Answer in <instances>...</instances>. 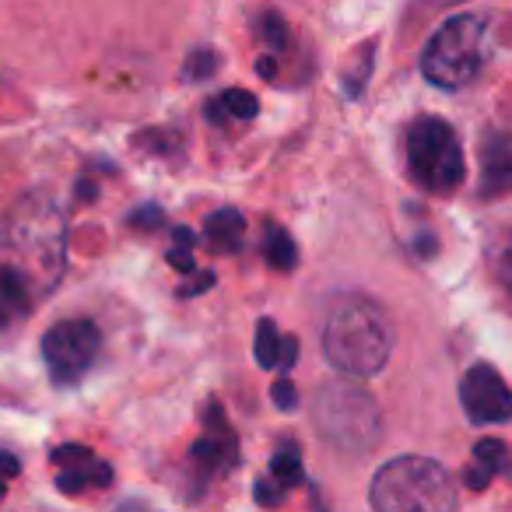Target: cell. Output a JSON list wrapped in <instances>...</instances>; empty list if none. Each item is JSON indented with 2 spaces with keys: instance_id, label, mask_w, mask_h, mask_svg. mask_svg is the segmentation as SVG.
<instances>
[{
  "instance_id": "1",
  "label": "cell",
  "mask_w": 512,
  "mask_h": 512,
  "mask_svg": "<svg viewBox=\"0 0 512 512\" xmlns=\"http://www.w3.org/2000/svg\"><path fill=\"white\" fill-rule=\"evenodd\" d=\"M64 246V214H60L57 200L50 197L22 200L0 228V260L18 267L29 278L39 302L57 288L60 274H64Z\"/></svg>"
},
{
  "instance_id": "2",
  "label": "cell",
  "mask_w": 512,
  "mask_h": 512,
  "mask_svg": "<svg viewBox=\"0 0 512 512\" xmlns=\"http://www.w3.org/2000/svg\"><path fill=\"white\" fill-rule=\"evenodd\" d=\"M393 351V323L369 295H341L323 323V355L351 379H372L383 372Z\"/></svg>"
},
{
  "instance_id": "3",
  "label": "cell",
  "mask_w": 512,
  "mask_h": 512,
  "mask_svg": "<svg viewBox=\"0 0 512 512\" xmlns=\"http://www.w3.org/2000/svg\"><path fill=\"white\" fill-rule=\"evenodd\" d=\"M369 502L379 512H449L460 498L442 463L428 456H397L376 470Z\"/></svg>"
},
{
  "instance_id": "4",
  "label": "cell",
  "mask_w": 512,
  "mask_h": 512,
  "mask_svg": "<svg viewBox=\"0 0 512 512\" xmlns=\"http://www.w3.org/2000/svg\"><path fill=\"white\" fill-rule=\"evenodd\" d=\"M313 421L323 439L330 446L344 449V453H365L383 435V418H379L376 400L362 386L351 383V376L320 386L313 400Z\"/></svg>"
},
{
  "instance_id": "5",
  "label": "cell",
  "mask_w": 512,
  "mask_h": 512,
  "mask_svg": "<svg viewBox=\"0 0 512 512\" xmlns=\"http://www.w3.org/2000/svg\"><path fill=\"white\" fill-rule=\"evenodd\" d=\"M484 64V22L477 15L446 18L432 32L425 53H421V74L435 88L460 92L481 74Z\"/></svg>"
},
{
  "instance_id": "6",
  "label": "cell",
  "mask_w": 512,
  "mask_h": 512,
  "mask_svg": "<svg viewBox=\"0 0 512 512\" xmlns=\"http://www.w3.org/2000/svg\"><path fill=\"white\" fill-rule=\"evenodd\" d=\"M463 148L456 130L439 116H421L407 130V172L425 193L446 197L463 183Z\"/></svg>"
},
{
  "instance_id": "7",
  "label": "cell",
  "mask_w": 512,
  "mask_h": 512,
  "mask_svg": "<svg viewBox=\"0 0 512 512\" xmlns=\"http://www.w3.org/2000/svg\"><path fill=\"white\" fill-rule=\"evenodd\" d=\"M102 351V334L92 320H60L46 330L43 358L57 383H78Z\"/></svg>"
},
{
  "instance_id": "8",
  "label": "cell",
  "mask_w": 512,
  "mask_h": 512,
  "mask_svg": "<svg viewBox=\"0 0 512 512\" xmlns=\"http://www.w3.org/2000/svg\"><path fill=\"white\" fill-rule=\"evenodd\" d=\"M460 404L467 411L470 421L477 425H502V421L512 418V390L498 369L477 362L463 372L460 379Z\"/></svg>"
},
{
  "instance_id": "9",
  "label": "cell",
  "mask_w": 512,
  "mask_h": 512,
  "mask_svg": "<svg viewBox=\"0 0 512 512\" xmlns=\"http://www.w3.org/2000/svg\"><path fill=\"white\" fill-rule=\"evenodd\" d=\"M481 193L484 197H502L512 193V137L505 134H488L481 151Z\"/></svg>"
},
{
  "instance_id": "10",
  "label": "cell",
  "mask_w": 512,
  "mask_h": 512,
  "mask_svg": "<svg viewBox=\"0 0 512 512\" xmlns=\"http://www.w3.org/2000/svg\"><path fill=\"white\" fill-rule=\"evenodd\" d=\"M32 306H39L36 288L29 285L18 267L0 260V327H11L15 320H22Z\"/></svg>"
},
{
  "instance_id": "11",
  "label": "cell",
  "mask_w": 512,
  "mask_h": 512,
  "mask_svg": "<svg viewBox=\"0 0 512 512\" xmlns=\"http://www.w3.org/2000/svg\"><path fill=\"white\" fill-rule=\"evenodd\" d=\"M502 470H505V446L498 439H481L474 446V456H470L467 470H463V484H467L470 491H484Z\"/></svg>"
},
{
  "instance_id": "12",
  "label": "cell",
  "mask_w": 512,
  "mask_h": 512,
  "mask_svg": "<svg viewBox=\"0 0 512 512\" xmlns=\"http://www.w3.org/2000/svg\"><path fill=\"white\" fill-rule=\"evenodd\" d=\"M232 456H235V442H232V435H228V428L225 432L204 435V439H197L190 449V460L200 474H218L225 463H232Z\"/></svg>"
},
{
  "instance_id": "13",
  "label": "cell",
  "mask_w": 512,
  "mask_h": 512,
  "mask_svg": "<svg viewBox=\"0 0 512 512\" xmlns=\"http://www.w3.org/2000/svg\"><path fill=\"white\" fill-rule=\"evenodd\" d=\"M204 232H207V239H211L214 249H221V253H235V249L242 246L246 218H242V214L235 211V207H221V211L207 214Z\"/></svg>"
},
{
  "instance_id": "14",
  "label": "cell",
  "mask_w": 512,
  "mask_h": 512,
  "mask_svg": "<svg viewBox=\"0 0 512 512\" xmlns=\"http://www.w3.org/2000/svg\"><path fill=\"white\" fill-rule=\"evenodd\" d=\"M109 481H113V467H109V463H99L92 456L88 463L60 470L57 488L64 491V495H78V491H85V488H106Z\"/></svg>"
},
{
  "instance_id": "15",
  "label": "cell",
  "mask_w": 512,
  "mask_h": 512,
  "mask_svg": "<svg viewBox=\"0 0 512 512\" xmlns=\"http://www.w3.org/2000/svg\"><path fill=\"white\" fill-rule=\"evenodd\" d=\"M264 253L271 260V267H278V271H295V264H299V249H295L292 235L278 225H267Z\"/></svg>"
},
{
  "instance_id": "16",
  "label": "cell",
  "mask_w": 512,
  "mask_h": 512,
  "mask_svg": "<svg viewBox=\"0 0 512 512\" xmlns=\"http://www.w3.org/2000/svg\"><path fill=\"white\" fill-rule=\"evenodd\" d=\"M281 330L274 320H260L256 323V362L264 365V369H278V358H281Z\"/></svg>"
},
{
  "instance_id": "17",
  "label": "cell",
  "mask_w": 512,
  "mask_h": 512,
  "mask_svg": "<svg viewBox=\"0 0 512 512\" xmlns=\"http://www.w3.org/2000/svg\"><path fill=\"white\" fill-rule=\"evenodd\" d=\"M271 474L278 477L285 488H295V484H302V460H299V449H295L292 442H285V446L274 453Z\"/></svg>"
},
{
  "instance_id": "18",
  "label": "cell",
  "mask_w": 512,
  "mask_h": 512,
  "mask_svg": "<svg viewBox=\"0 0 512 512\" xmlns=\"http://www.w3.org/2000/svg\"><path fill=\"white\" fill-rule=\"evenodd\" d=\"M221 102H225L228 116H235V120H253L256 109H260L256 95H249L246 88H228V92L221 95Z\"/></svg>"
},
{
  "instance_id": "19",
  "label": "cell",
  "mask_w": 512,
  "mask_h": 512,
  "mask_svg": "<svg viewBox=\"0 0 512 512\" xmlns=\"http://www.w3.org/2000/svg\"><path fill=\"white\" fill-rule=\"evenodd\" d=\"M214 71H218V53L207 50V46H200V50H193L190 57H186V78L204 81V78H211Z\"/></svg>"
},
{
  "instance_id": "20",
  "label": "cell",
  "mask_w": 512,
  "mask_h": 512,
  "mask_svg": "<svg viewBox=\"0 0 512 512\" xmlns=\"http://www.w3.org/2000/svg\"><path fill=\"white\" fill-rule=\"evenodd\" d=\"M256 32H260V39H264V43H271L274 50H285V46H288V25H285V18L274 15V11L256 22Z\"/></svg>"
},
{
  "instance_id": "21",
  "label": "cell",
  "mask_w": 512,
  "mask_h": 512,
  "mask_svg": "<svg viewBox=\"0 0 512 512\" xmlns=\"http://www.w3.org/2000/svg\"><path fill=\"white\" fill-rule=\"evenodd\" d=\"M285 484L278 481V477H260L256 481V488H253V495H256V505H264V509H274V505H281L285 502Z\"/></svg>"
},
{
  "instance_id": "22",
  "label": "cell",
  "mask_w": 512,
  "mask_h": 512,
  "mask_svg": "<svg viewBox=\"0 0 512 512\" xmlns=\"http://www.w3.org/2000/svg\"><path fill=\"white\" fill-rule=\"evenodd\" d=\"M50 460L60 463V467H78V463L92 460V449H88V446H57L50 453Z\"/></svg>"
},
{
  "instance_id": "23",
  "label": "cell",
  "mask_w": 512,
  "mask_h": 512,
  "mask_svg": "<svg viewBox=\"0 0 512 512\" xmlns=\"http://www.w3.org/2000/svg\"><path fill=\"white\" fill-rule=\"evenodd\" d=\"M271 397H274V404H278L281 411H295V407H299V390H295V383H292V379H285V376L274 383Z\"/></svg>"
},
{
  "instance_id": "24",
  "label": "cell",
  "mask_w": 512,
  "mask_h": 512,
  "mask_svg": "<svg viewBox=\"0 0 512 512\" xmlns=\"http://www.w3.org/2000/svg\"><path fill=\"white\" fill-rule=\"evenodd\" d=\"M495 271H498V281H502V285L509 288V295H512V235L502 242V249H498Z\"/></svg>"
},
{
  "instance_id": "25",
  "label": "cell",
  "mask_w": 512,
  "mask_h": 512,
  "mask_svg": "<svg viewBox=\"0 0 512 512\" xmlns=\"http://www.w3.org/2000/svg\"><path fill=\"white\" fill-rule=\"evenodd\" d=\"M211 288H214V274L211 271H193V278L179 288V295H183V299H190V295H204V292H211Z\"/></svg>"
},
{
  "instance_id": "26",
  "label": "cell",
  "mask_w": 512,
  "mask_h": 512,
  "mask_svg": "<svg viewBox=\"0 0 512 512\" xmlns=\"http://www.w3.org/2000/svg\"><path fill=\"white\" fill-rule=\"evenodd\" d=\"M169 264L176 267L179 274H193V271H197V260H193V246H172L169 249Z\"/></svg>"
},
{
  "instance_id": "27",
  "label": "cell",
  "mask_w": 512,
  "mask_h": 512,
  "mask_svg": "<svg viewBox=\"0 0 512 512\" xmlns=\"http://www.w3.org/2000/svg\"><path fill=\"white\" fill-rule=\"evenodd\" d=\"M162 221H165V214L158 211L155 204H148V207H141V211L130 214V225H137V228H158Z\"/></svg>"
},
{
  "instance_id": "28",
  "label": "cell",
  "mask_w": 512,
  "mask_h": 512,
  "mask_svg": "<svg viewBox=\"0 0 512 512\" xmlns=\"http://www.w3.org/2000/svg\"><path fill=\"white\" fill-rule=\"evenodd\" d=\"M295 358H299V341L295 337H285L281 341V358H278V372H288L295 365Z\"/></svg>"
},
{
  "instance_id": "29",
  "label": "cell",
  "mask_w": 512,
  "mask_h": 512,
  "mask_svg": "<svg viewBox=\"0 0 512 512\" xmlns=\"http://www.w3.org/2000/svg\"><path fill=\"white\" fill-rule=\"evenodd\" d=\"M18 470H22L18 456L15 453H4V449H0V477H15Z\"/></svg>"
},
{
  "instance_id": "30",
  "label": "cell",
  "mask_w": 512,
  "mask_h": 512,
  "mask_svg": "<svg viewBox=\"0 0 512 512\" xmlns=\"http://www.w3.org/2000/svg\"><path fill=\"white\" fill-rule=\"evenodd\" d=\"M256 74H260L264 81H274V78H278V60H274V57H260V60H256Z\"/></svg>"
},
{
  "instance_id": "31",
  "label": "cell",
  "mask_w": 512,
  "mask_h": 512,
  "mask_svg": "<svg viewBox=\"0 0 512 512\" xmlns=\"http://www.w3.org/2000/svg\"><path fill=\"white\" fill-rule=\"evenodd\" d=\"M204 113H207V120H211V123H221L228 116V109H225V102H207Z\"/></svg>"
},
{
  "instance_id": "32",
  "label": "cell",
  "mask_w": 512,
  "mask_h": 512,
  "mask_svg": "<svg viewBox=\"0 0 512 512\" xmlns=\"http://www.w3.org/2000/svg\"><path fill=\"white\" fill-rule=\"evenodd\" d=\"M78 197L81 200H95V197H99V186L88 183V179H85V183H78Z\"/></svg>"
},
{
  "instance_id": "33",
  "label": "cell",
  "mask_w": 512,
  "mask_h": 512,
  "mask_svg": "<svg viewBox=\"0 0 512 512\" xmlns=\"http://www.w3.org/2000/svg\"><path fill=\"white\" fill-rule=\"evenodd\" d=\"M172 235H176V246H193V232H190L186 225H179Z\"/></svg>"
},
{
  "instance_id": "34",
  "label": "cell",
  "mask_w": 512,
  "mask_h": 512,
  "mask_svg": "<svg viewBox=\"0 0 512 512\" xmlns=\"http://www.w3.org/2000/svg\"><path fill=\"white\" fill-rule=\"evenodd\" d=\"M425 8H432V11H439V8H453V4H463V0H421Z\"/></svg>"
},
{
  "instance_id": "35",
  "label": "cell",
  "mask_w": 512,
  "mask_h": 512,
  "mask_svg": "<svg viewBox=\"0 0 512 512\" xmlns=\"http://www.w3.org/2000/svg\"><path fill=\"white\" fill-rule=\"evenodd\" d=\"M0 498H4V477H0Z\"/></svg>"
}]
</instances>
